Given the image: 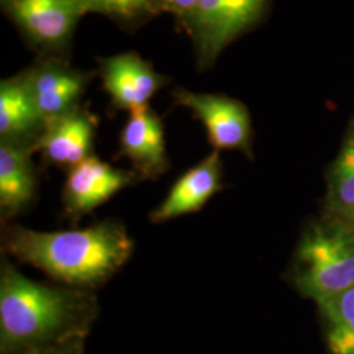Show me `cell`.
<instances>
[{
	"label": "cell",
	"instance_id": "ba28073f",
	"mask_svg": "<svg viewBox=\"0 0 354 354\" xmlns=\"http://www.w3.org/2000/svg\"><path fill=\"white\" fill-rule=\"evenodd\" d=\"M45 125L79 108L88 76L58 61H45L23 74Z\"/></svg>",
	"mask_w": 354,
	"mask_h": 354
},
{
	"label": "cell",
	"instance_id": "ac0fdd59",
	"mask_svg": "<svg viewBox=\"0 0 354 354\" xmlns=\"http://www.w3.org/2000/svg\"><path fill=\"white\" fill-rule=\"evenodd\" d=\"M152 11L162 10L175 15L184 26L188 24L190 17L196 11L198 0H150Z\"/></svg>",
	"mask_w": 354,
	"mask_h": 354
},
{
	"label": "cell",
	"instance_id": "5b68a950",
	"mask_svg": "<svg viewBox=\"0 0 354 354\" xmlns=\"http://www.w3.org/2000/svg\"><path fill=\"white\" fill-rule=\"evenodd\" d=\"M4 10L39 49L61 50L86 10L80 0H3Z\"/></svg>",
	"mask_w": 354,
	"mask_h": 354
},
{
	"label": "cell",
	"instance_id": "2e32d148",
	"mask_svg": "<svg viewBox=\"0 0 354 354\" xmlns=\"http://www.w3.org/2000/svg\"><path fill=\"white\" fill-rule=\"evenodd\" d=\"M329 184L333 205L342 213L354 209V134L345 140L332 168Z\"/></svg>",
	"mask_w": 354,
	"mask_h": 354
},
{
	"label": "cell",
	"instance_id": "d6986e66",
	"mask_svg": "<svg viewBox=\"0 0 354 354\" xmlns=\"http://www.w3.org/2000/svg\"><path fill=\"white\" fill-rule=\"evenodd\" d=\"M86 339H74L29 351L23 354H83Z\"/></svg>",
	"mask_w": 354,
	"mask_h": 354
},
{
	"label": "cell",
	"instance_id": "52a82bcc",
	"mask_svg": "<svg viewBox=\"0 0 354 354\" xmlns=\"http://www.w3.org/2000/svg\"><path fill=\"white\" fill-rule=\"evenodd\" d=\"M136 177L133 172L114 168L89 156L68 169L62 190L66 214L76 221L92 213L115 193L133 184Z\"/></svg>",
	"mask_w": 354,
	"mask_h": 354
},
{
	"label": "cell",
	"instance_id": "277c9868",
	"mask_svg": "<svg viewBox=\"0 0 354 354\" xmlns=\"http://www.w3.org/2000/svg\"><path fill=\"white\" fill-rule=\"evenodd\" d=\"M266 0H198L187 29L193 38L198 64L206 68L231 41L260 17Z\"/></svg>",
	"mask_w": 354,
	"mask_h": 354
},
{
	"label": "cell",
	"instance_id": "7a4b0ae2",
	"mask_svg": "<svg viewBox=\"0 0 354 354\" xmlns=\"http://www.w3.org/2000/svg\"><path fill=\"white\" fill-rule=\"evenodd\" d=\"M1 248L64 286L91 290L124 266L134 243L121 222L106 219L89 227L51 232L6 226Z\"/></svg>",
	"mask_w": 354,
	"mask_h": 354
},
{
	"label": "cell",
	"instance_id": "7c38bea8",
	"mask_svg": "<svg viewBox=\"0 0 354 354\" xmlns=\"http://www.w3.org/2000/svg\"><path fill=\"white\" fill-rule=\"evenodd\" d=\"M95 118L77 108L45 125L33 152L39 151L51 165L73 168L92 156Z\"/></svg>",
	"mask_w": 354,
	"mask_h": 354
},
{
	"label": "cell",
	"instance_id": "4fadbf2b",
	"mask_svg": "<svg viewBox=\"0 0 354 354\" xmlns=\"http://www.w3.org/2000/svg\"><path fill=\"white\" fill-rule=\"evenodd\" d=\"M45 129L23 75L3 80L0 84V142L29 149Z\"/></svg>",
	"mask_w": 354,
	"mask_h": 354
},
{
	"label": "cell",
	"instance_id": "3957f363",
	"mask_svg": "<svg viewBox=\"0 0 354 354\" xmlns=\"http://www.w3.org/2000/svg\"><path fill=\"white\" fill-rule=\"evenodd\" d=\"M295 285L319 302L354 288V226L345 222L310 228L297 252Z\"/></svg>",
	"mask_w": 354,
	"mask_h": 354
},
{
	"label": "cell",
	"instance_id": "8fae6325",
	"mask_svg": "<svg viewBox=\"0 0 354 354\" xmlns=\"http://www.w3.org/2000/svg\"><path fill=\"white\" fill-rule=\"evenodd\" d=\"M222 189V163L219 151L212 152L197 165L177 178L165 201L152 210V223H163L181 215L201 210Z\"/></svg>",
	"mask_w": 354,
	"mask_h": 354
},
{
	"label": "cell",
	"instance_id": "6da1fadb",
	"mask_svg": "<svg viewBox=\"0 0 354 354\" xmlns=\"http://www.w3.org/2000/svg\"><path fill=\"white\" fill-rule=\"evenodd\" d=\"M97 314L99 304L91 291L32 281L1 260L0 354L86 339Z\"/></svg>",
	"mask_w": 354,
	"mask_h": 354
},
{
	"label": "cell",
	"instance_id": "8992f818",
	"mask_svg": "<svg viewBox=\"0 0 354 354\" xmlns=\"http://www.w3.org/2000/svg\"><path fill=\"white\" fill-rule=\"evenodd\" d=\"M174 97L177 105L188 108L203 122L214 150H250L251 118L241 102L221 95L197 93L187 89H177Z\"/></svg>",
	"mask_w": 354,
	"mask_h": 354
},
{
	"label": "cell",
	"instance_id": "5bb4252c",
	"mask_svg": "<svg viewBox=\"0 0 354 354\" xmlns=\"http://www.w3.org/2000/svg\"><path fill=\"white\" fill-rule=\"evenodd\" d=\"M29 149L0 142V212L10 219L26 212L37 196V176Z\"/></svg>",
	"mask_w": 354,
	"mask_h": 354
},
{
	"label": "cell",
	"instance_id": "ffe728a7",
	"mask_svg": "<svg viewBox=\"0 0 354 354\" xmlns=\"http://www.w3.org/2000/svg\"><path fill=\"white\" fill-rule=\"evenodd\" d=\"M344 214L346 215V218H348L349 223H352V225L354 226V209H352V210H348V212H345Z\"/></svg>",
	"mask_w": 354,
	"mask_h": 354
},
{
	"label": "cell",
	"instance_id": "30bf717a",
	"mask_svg": "<svg viewBox=\"0 0 354 354\" xmlns=\"http://www.w3.org/2000/svg\"><path fill=\"white\" fill-rule=\"evenodd\" d=\"M118 155L127 158L146 178L162 176L168 169L163 124L149 105L130 112L120 136Z\"/></svg>",
	"mask_w": 354,
	"mask_h": 354
},
{
	"label": "cell",
	"instance_id": "9a60e30c",
	"mask_svg": "<svg viewBox=\"0 0 354 354\" xmlns=\"http://www.w3.org/2000/svg\"><path fill=\"white\" fill-rule=\"evenodd\" d=\"M330 354H354V288L317 302Z\"/></svg>",
	"mask_w": 354,
	"mask_h": 354
},
{
	"label": "cell",
	"instance_id": "e0dca14e",
	"mask_svg": "<svg viewBox=\"0 0 354 354\" xmlns=\"http://www.w3.org/2000/svg\"><path fill=\"white\" fill-rule=\"evenodd\" d=\"M86 12H97L122 23H131L151 12L150 0H80Z\"/></svg>",
	"mask_w": 354,
	"mask_h": 354
},
{
	"label": "cell",
	"instance_id": "9c48e42d",
	"mask_svg": "<svg viewBox=\"0 0 354 354\" xmlns=\"http://www.w3.org/2000/svg\"><path fill=\"white\" fill-rule=\"evenodd\" d=\"M104 88L118 109L133 112L147 106L152 96L167 82L134 53H125L102 61Z\"/></svg>",
	"mask_w": 354,
	"mask_h": 354
}]
</instances>
